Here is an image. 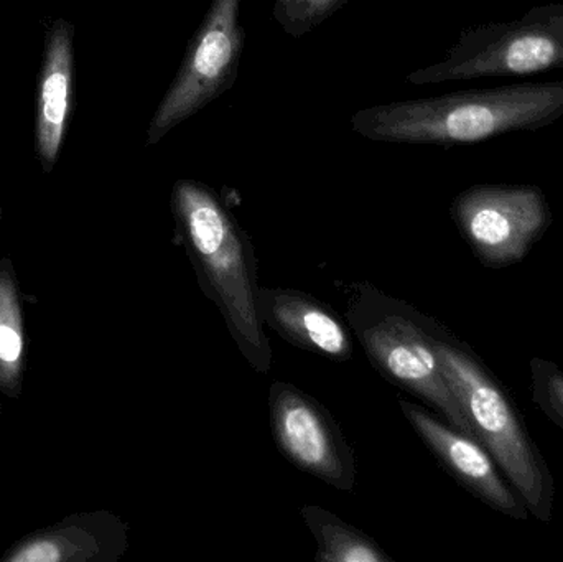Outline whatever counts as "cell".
Here are the masks:
<instances>
[{"label":"cell","mask_w":563,"mask_h":562,"mask_svg":"<svg viewBox=\"0 0 563 562\" xmlns=\"http://www.w3.org/2000/svg\"><path fill=\"white\" fill-rule=\"evenodd\" d=\"M75 30L56 20L45 40V55L36 85L35 148L40 161L52 168L62 151L75 92Z\"/></svg>","instance_id":"11"},{"label":"cell","mask_w":563,"mask_h":562,"mask_svg":"<svg viewBox=\"0 0 563 562\" xmlns=\"http://www.w3.org/2000/svg\"><path fill=\"white\" fill-rule=\"evenodd\" d=\"M22 562H55L59 560L58 550L52 543H36L26 548L22 553L13 558Z\"/></svg>","instance_id":"16"},{"label":"cell","mask_w":563,"mask_h":562,"mask_svg":"<svg viewBox=\"0 0 563 562\" xmlns=\"http://www.w3.org/2000/svg\"><path fill=\"white\" fill-rule=\"evenodd\" d=\"M400 409L437 461L473 497L512 520L528 521V507L478 439L422 406L402 399Z\"/></svg>","instance_id":"9"},{"label":"cell","mask_w":563,"mask_h":562,"mask_svg":"<svg viewBox=\"0 0 563 562\" xmlns=\"http://www.w3.org/2000/svg\"><path fill=\"white\" fill-rule=\"evenodd\" d=\"M453 221L483 266L526 260L552 224V210L536 185H473L450 207Z\"/></svg>","instance_id":"7"},{"label":"cell","mask_w":563,"mask_h":562,"mask_svg":"<svg viewBox=\"0 0 563 562\" xmlns=\"http://www.w3.org/2000/svg\"><path fill=\"white\" fill-rule=\"evenodd\" d=\"M257 304L264 326L291 345L338 362L353 356L350 327L314 297L300 290L260 287Z\"/></svg>","instance_id":"10"},{"label":"cell","mask_w":563,"mask_h":562,"mask_svg":"<svg viewBox=\"0 0 563 562\" xmlns=\"http://www.w3.org/2000/svg\"><path fill=\"white\" fill-rule=\"evenodd\" d=\"M347 0H276L274 20L294 38H300L330 19Z\"/></svg>","instance_id":"13"},{"label":"cell","mask_w":563,"mask_h":562,"mask_svg":"<svg viewBox=\"0 0 563 562\" xmlns=\"http://www.w3.org/2000/svg\"><path fill=\"white\" fill-rule=\"evenodd\" d=\"M532 401L563 431V370L544 359H532Z\"/></svg>","instance_id":"14"},{"label":"cell","mask_w":563,"mask_h":562,"mask_svg":"<svg viewBox=\"0 0 563 562\" xmlns=\"http://www.w3.org/2000/svg\"><path fill=\"white\" fill-rule=\"evenodd\" d=\"M346 317L347 327L386 379L419 396L453 428L475 438L443 376L429 317L369 284L351 289Z\"/></svg>","instance_id":"4"},{"label":"cell","mask_w":563,"mask_h":562,"mask_svg":"<svg viewBox=\"0 0 563 562\" xmlns=\"http://www.w3.org/2000/svg\"><path fill=\"white\" fill-rule=\"evenodd\" d=\"M172 213L201 289L223 313L247 363L267 375L273 352L257 304L261 286L250 238L217 191L201 181L184 178L174 185Z\"/></svg>","instance_id":"2"},{"label":"cell","mask_w":563,"mask_h":562,"mask_svg":"<svg viewBox=\"0 0 563 562\" xmlns=\"http://www.w3.org/2000/svg\"><path fill=\"white\" fill-rule=\"evenodd\" d=\"M300 515L318 544L314 561L393 562L376 541L331 511L305 505Z\"/></svg>","instance_id":"12"},{"label":"cell","mask_w":563,"mask_h":562,"mask_svg":"<svg viewBox=\"0 0 563 562\" xmlns=\"http://www.w3.org/2000/svg\"><path fill=\"white\" fill-rule=\"evenodd\" d=\"M20 350H22V342H20L15 330L0 326V359L7 363L15 362L19 359Z\"/></svg>","instance_id":"15"},{"label":"cell","mask_w":563,"mask_h":562,"mask_svg":"<svg viewBox=\"0 0 563 562\" xmlns=\"http://www.w3.org/2000/svg\"><path fill=\"white\" fill-rule=\"evenodd\" d=\"M246 33L241 25V0H213L191 36L170 88L155 109L147 129V147L172 129L194 118L236 82Z\"/></svg>","instance_id":"6"},{"label":"cell","mask_w":563,"mask_h":562,"mask_svg":"<svg viewBox=\"0 0 563 562\" xmlns=\"http://www.w3.org/2000/svg\"><path fill=\"white\" fill-rule=\"evenodd\" d=\"M269 418L274 441L287 461L338 491H353V449L317 399L276 382L269 392Z\"/></svg>","instance_id":"8"},{"label":"cell","mask_w":563,"mask_h":562,"mask_svg":"<svg viewBox=\"0 0 563 562\" xmlns=\"http://www.w3.org/2000/svg\"><path fill=\"white\" fill-rule=\"evenodd\" d=\"M563 68V3L549 2L511 22L463 30L445 58L407 76L412 85L525 78Z\"/></svg>","instance_id":"5"},{"label":"cell","mask_w":563,"mask_h":562,"mask_svg":"<svg viewBox=\"0 0 563 562\" xmlns=\"http://www.w3.org/2000/svg\"><path fill=\"white\" fill-rule=\"evenodd\" d=\"M561 118L563 79L371 106L351 118V128L369 141L459 147L539 131Z\"/></svg>","instance_id":"1"},{"label":"cell","mask_w":563,"mask_h":562,"mask_svg":"<svg viewBox=\"0 0 563 562\" xmlns=\"http://www.w3.org/2000/svg\"><path fill=\"white\" fill-rule=\"evenodd\" d=\"M430 339L443 376L475 438L542 524L554 517L555 484L541 449L501 382L462 340L429 319Z\"/></svg>","instance_id":"3"}]
</instances>
